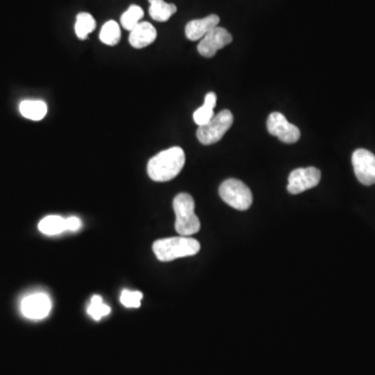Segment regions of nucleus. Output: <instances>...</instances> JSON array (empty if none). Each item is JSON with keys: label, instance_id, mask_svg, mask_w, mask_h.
I'll use <instances>...</instances> for the list:
<instances>
[{"label": "nucleus", "instance_id": "1", "mask_svg": "<svg viewBox=\"0 0 375 375\" xmlns=\"http://www.w3.org/2000/svg\"><path fill=\"white\" fill-rule=\"evenodd\" d=\"M185 163L183 149L179 146L171 147L151 157L147 165V173L153 181H169L179 174Z\"/></svg>", "mask_w": 375, "mask_h": 375}, {"label": "nucleus", "instance_id": "2", "mask_svg": "<svg viewBox=\"0 0 375 375\" xmlns=\"http://www.w3.org/2000/svg\"><path fill=\"white\" fill-rule=\"evenodd\" d=\"M153 249L157 260L171 262L179 257L196 255L201 250V244L191 237H173L155 241Z\"/></svg>", "mask_w": 375, "mask_h": 375}, {"label": "nucleus", "instance_id": "3", "mask_svg": "<svg viewBox=\"0 0 375 375\" xmlns=\"http://www.w3.org/2000/svg\"><path fill=\"white\" fill-rule=\"evenodd\" d=\"M174 209L175 229L181 236L190 237L198 233L201 221L195 214V203L193 197L188 193H181L173 201Z\"/></svg>", "mask_w": 375, "mask_h": 375}, {"label": "nucleus", "instance_id": "4", "mask_svg": "<svg viewBox=\"0 0 375 375\" xmlns=\"http://www.w3.org/2000/svg\"><path fill=\"white\" fill-rule=\"evenodd\" d=\"M221 199L229 207L238 211H246L253 205V193L243 181L229 179L223 181L219 188Z\"/></svg>", "mask_w": 375, "mask_h": 375}, {"label": "nucleus", "instance_id": "5", "mask_svg": "<svg viewBox=\"0 0 375 375\" xmlns=\"http://www.w3.org/2000/svg\"><path fill=\"white\" fill-rule=\"evenodd\" d=\"M233 123V116L229 109H223L209 122L197 129V139L203 145H212L219 142Z\"/></svg>", "mask_w": 375, "mask_h": 375}, {"label": "nucleus", "instance_id": "6", "mask_svg": "<svg viewBox=\"0 0 375 375\" xmlns=\"http://www.w3.org/2000/svg\"><path fill=\"white\" fill-rule=\"evenodd\" d=\"M267 129L271 135L279 138L281 142L287 144H293L300 139V131L298 127L289 122L286 117L279 112H274L269 115Z\"/></svg>", "mask_w": 375, "mask_h": 375}, {"label": "nucleus", "instance_id": "7", "mask_svg": "<svg viewBox=\"0 0 375 375\" xmlns=\"http://www.w3.org/2000/svg\"><path fill=\"white\" fill-rule=\"evenodd\" d=\"M320 179V170L315 167L295 169L289 175L287 189L290 194H300L318 185Z\"/></svg>", "mask_w": 375, "mask_h": 375}, {"label": "nucleus", "instance_id": "8", "mask_svg": "<svg viewBox=\"0 0 375 375\" xmlns=\"http://www.w3.org/2000/svg\"><path fill=\"white\" fill-rule=\"evenodd\" d=\"M351 161L358 181L365 185H374L375 155L367 149H357Z\"/></svg>", "mask_w": 375, "mask_h": 375}, {"label": "nucleus", "instance_id": "9", "mask_svg": "<svg viewBox=\"0 0 375 375\" xmlns=\"http://www.w3.org/2000/svg\"><path fill=\"white\" fill-rule=\"evenodd\" d=\"M233 41L231 34L223 27H215L199 42L197 51L203 57H212L219 49H223Z\"/></svg>", "mask_w": 375, "mask_h": 375}, {"label": "nucleus", "instance_id": "10", "mask_svg": "<svg viewBox=\"0 0 375 375\" xmlns=\"http://www.w3.org/2000/svg\"><path fill=\"white\" fill-rule=\"evenodd\" d=\"M51 310V301L49 295L36 293L25 297L21 302L23 316L31 320H41L49 316Z\"/></svg>", "mask_w": 375, "mask_h": 375}, {"label": "nucleus", "instance_id": "11", "mask_svg": "<svg viewBox=\"0 0 375 375\" xmlns=\"http://www.w3.org/2000/svg\"><path fill=\"white\" fill-rule=\"evenodd\" d=\"M220 18L217 15H209L203 19H195L185 25V37L190 41L201 40L209 31L218 27Z\"/></svg>", "mask_w": 375, "mask_h": 375}, {"label": "nucleus", "instance_id": "12", "mask_svg": "<svg viewBox=\"0 0 375 375\" xmlns=\"http://www.w3.org/2000/svg\"><path fill=\"white\" fill-rule=\"evenodd\" d=\"M157 29L149 22H140L129 34V43L133 49H142L157 39Z\"/></svg>", "mask_w": 375, "mask_h": 375}, {"label": "nucleus", "instance_id": "13", "mask_svg": "<svg viewBox=\"0 0 375 375\" xmlns=\"http://www.w3.org/2000/svg\"><path fill=\"white\" fill-rule=\"evenodd\" d=\"M216 103L217 96L214 92H209L205 95V103L193 114V119L198 127L205 125L214 117V107Z\"/></svg>", "mask_w": 375, "mask_h": 375}, {"label": "nucleus", "instance_id": "14", "mask_svg": "<svg viewBox=\"0 0 375 375\" xmlns=\"http://www.w3.org/2000/svg\"><path fill=\"white\" fill-rule=\"evenodd\" d=\"M19 109L25 118L39 121L47 114V105L41 101H25L20 103Z\"/></svg>", "mask_w": 375, "mask_h": 375}, {"label": "nucleus", "instance_id": "15", "mask_svg": "<svg viewBox=\"0 0 375 375\" xmlns=\"http://www.w3.org/2000/svg\"><path fill=\"white\" fill-rule=\"evenodd\" d=\"M151 3L149 15L155 21L166 22L173 14L177 13V5L167 3L164 0H148Z\"/></svg>", "mask_w": 375, "mask_h": 375}, {"label": "nucleus", "instance_id": "16", "mask_svg": "<svg viewBox=\"0 0 375 375\" xmlns=\"http://www.w3.org/2000/svg\"><path fill=\"white\" fill-rule=\"evenodd\" d=\"M39 231L47 236H55L66 231V219L63 217L51 215L42 219L39 223Z\"/></svg>", "mask_w": 375, "mask_h": 375}, {"label": "nucleus", "instance_id": "17", "mask_svg": "<svg viewBox=\"0 0 375 375\" xmlns=\"http://www.w3.org/2000/svg\"><path fill=\"white\" fill-rule=\"evenodd\" d=\"M96 29V21L89 13H79L75 22V34L81 40H86L94 29Z\"/></svg>", "mask_w": 375, "mask_h": 375}, {"label": "nucleus", "instance_id": "18", "mask_svg": "<svg viewBox=\"0 0 375 375\" xmlns=\"http://www.w3.org/2000/svg\"><path fill=\"white\" fill-rule=\"evenodd\" d=\"M120 38L121 31L118 23L114 20L105 22L101 29V34H99L101 41L107 45L114 46L119 43Z\"/></svg>", "mask_w": 375, "mask_h": 375}, {"label": "nucleus", "instance_id": "19", "mask_svg": "<svg viewBox=\"0 0 375 375\" xmlns=\"http://www.w3.org/2000/svg\"><path fill=\"white\" fill-rule=\"evenodd\" d=\"M144 12L139 5H133L121 16V25L127 31H131L142 19Z\"/></svg>", "mask_w": 375, "mask_h": 375}, {"label": "nucleus", "instance_id": "20", "mask_svg": "<svg viewBox=\"0 0 375 375\" xmlns=\"http://www.w3.org/2000/svg\"><path fill=\"white\" fill-rule=\"evenodd\" d=\"M111 313V308L105 305L103 298L99 295H94L91 299L89 308H88V314L94 319V320H101L103 316H107Z\"/></svg>", "mask_w": 375, "mask_h": 375}, {"label": "nucleus", "instance_id": "21", "mask_svg": "<svg viewBox=\"0 0 375 375\" xmlns=\"http://www.w3.org/2000/svg\"><path fill=\"white\" fill-rule=\"evenodd\" d=\"M143 294L139 291L125 290L121 293L120 301L127 308H139L141 306Z\"/></svg>", "mask_w": 375, "mask_h": 375}, {"label": "nucleus", "instance_id": "22", "mask_svg": "<svg viewBox=\"0 0 375 375\" xmlns=\"http://www.w3.org/2000/svg\"><path fill=\"white\" fill-rule=\"evenodd\" d=\"M81 227V220L77 217H69L66 219V231H77Z\"/></svg>", "mask_w": 375, "mask_h": 375}]
</instances>
